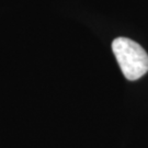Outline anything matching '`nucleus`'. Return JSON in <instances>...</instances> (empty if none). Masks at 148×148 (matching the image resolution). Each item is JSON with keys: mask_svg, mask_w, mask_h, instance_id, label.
<instances>
[{"mask_svg": "<svg viewBox=\"0 0 148 148\" xmlns=\"http://www.w3.org/2000/svg\"><path fill=\"white\" fill-rule=\"evenodd\" d=\"M112 51L126 79L137 80L148 71V54L135 41L117 37L112 43Z\"/></svg>", "mask_w": 148, "mask_h": 148, "instance_id": "obj_1", "label": "nucleus"}]
</instances>
